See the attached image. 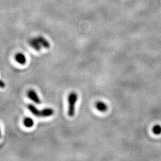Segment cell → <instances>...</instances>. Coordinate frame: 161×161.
Segmentation results:
<instances>
[{"label":"cell","mask_w":161,"mask_h":161,"mask_svg":"<svg viewBox=\"0 0 161 161\" xmlns=\"http://www.w3.org/2000/svg\"><path fill=\"white\" fill-rule=\"evenodd\" d=\"M28 110L36 117H49L54 114V110L51 108H44L41 110H38L36 107L32 105L29 104L27 106Z\"/></svg>","instance_id":"6da1fadb"},{"label":"cell","mask_w":161,"mask_h":161,"mask_svg":"<svg viewBox=\"0 0 161 161\" xmlns=\"http://www.w3.org/2000/svg\"><path fill=\"white\" fill-rule=\"evenodd\" d=\"M78 100V96L75 93H71L68 96V115L70 117L75 115V105Z\"/></svg>","instance_id":"7a4b0ae2"},{"label":"cell","mask_w":161,"mask_h":161,"mask_svg":"<svg viewBox=\"0 0 161 161\" xmlns=\"http://www.w3.org/2000/svg\"><path fill=\"white\" fill-rule=\"evenodd\" d=\"M27 97L32 101H33L34 103H35L36 104L39 105L41 103L40 98L38 97L37 93L34 90H32V89L29 90L27 93Z\"/></svg>","instance_id":"3957f363"},{"label":"cell","mask_w":161,"mask_h":161,"mask_svg":"<svg viewBox=\"0 0 161 161\" xmlns=\"http://www.w3.org/2000/svg\"><path fill=\"white\" fill-rule=\"evenodd\" d=\"M28 43H29V44L30 45V46L36 51H39L42 48L41 45L39 44V43L38 41V39H36V38L30 39L29 40Z\"/></svg>","instance_id":"277c9868"},{"label":"cell","mask_w":161,"mask_h":161,"mask_svg":"<svg viewBox=\"0 0 161 161\" xmlns=\"http://www.w3.org/2000/svg\"><path fill=\"white\" fill-rule=\"evenodd\" d=\"M14 59L16 62L20 64H25L27 63V58L23 54H16L14 56Z\"/></svg>","instance_id":"5b68a950"},{"label":"cell","mask_w":161,"mask_h":161,"mask_svg":"<svg viewBox=\"0 0 161 161\" xmlns=\"http://www.w3.org/2000/svg\"><path fill=\"white\" fill-rule=\"evenodd\" d=\"M36 39H38V41H39V44H41L42 47L45 48H50V44L49 42L43 36H38L36 37Z\"/></svg>","instance_id":"8992f818"},{"label":"cell","mask_w":161,"mask_h":161,"mask_svg":"<svg viewBox=\"0 0 161 161\" xmlns=\"http://www.w3.org/2000/svg\"><path fill=\"white\" fill-rule=\"evenodd\" d=\"M96 107L98 111L101 112L106 111L107 109V105L103 101H97L96 103Z\"/></svg>","instance_id":"52a82bcc"},{"label":"cell","mask_w":161,"mask_h":161,"mask_svg":"<svg viewBox=\"0 0 161 161\" xmlns=\"http://www.w3.org/2000/svg\"><path fill=\"white\" fill-rule=\"evenodd\" d=\"M23 124L27 128H31L34 124V122L32 118L27 117L23 120Z\"/></svg>","instance_id":"ba28073f"},{"label":"cell","mask_w":161,"mask_h":161,"mask_svg":"<svg viewBox=\"0 0 161 161\" xmlns=\"http://www.w3.org/2000/svg\"><path fill=\"white\" fill-rule=\"evenodd\" d=\"M153 133L156 135L161 134V126L159 125H155L152 128Z\"/></svg>","instance_id":"9c48e42d"},{"label":"cell","mask_w":161,"mask_h":161,"mask_svg":"<svg viewBox=\"0 0 161 161\" xmlns=\"http://www.w3.org/2000/svg\"><path fill=\"white\" fill-rule=\"evenodd\" d=\"M5 87H6V84H5V82H4L3 80H0V88L3 89V88H4Z\"/></svg>","instance_id":"30bf717a"},{"label":"cell","mask_w":161,"mask_h":161,"mask_svg":"<svg viewBox=\"0 0 161 161\" xmlns=\"http://www.w3.org/2000/svg\"><path fill=\"white\" fill-rule=\"evenodd\" d=\"M1 130H0V137H1Z\"/></svg>","instance_id":"8fae6325"}]
</instances>
